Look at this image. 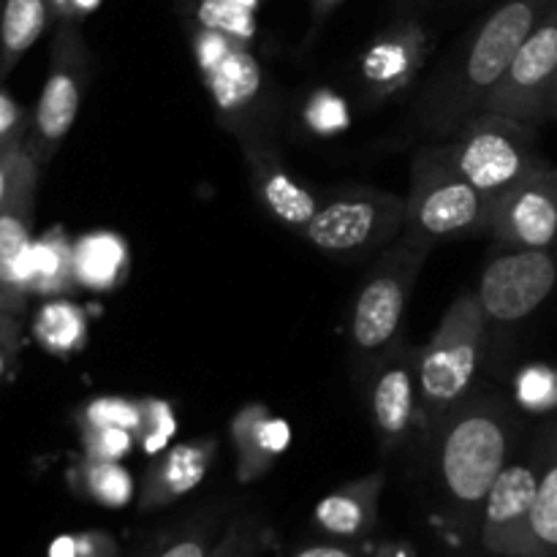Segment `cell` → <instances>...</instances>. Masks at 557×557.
Returning <instances> with one entry per match:
<instances>
[{"label":"cell","mask_w":557,"mask_h":557,"mask_svg":"<svg viewBox=\"0 0 557 557\" xmlns=\"http://www.w3.org/2000/svg\"><path fill=\"white\" fill-rule=\"evenodd\" d=\"M557 0H506L479 25L466 47L451 54L419 98V128L455 136L482 114L493 87L504 79L525 38Z\"/></svg>","instance_id":"1"},{"label":"cell","mask_w":557,"mask_h":557,"mask_svg":"<svg viewBox=\"0 0 557 557\" xmlns=\"http://www.w3.org/2000/svg\"><path fill=\"white\" fill-rule=\"evenodd\" d=\"M430 435L446 495L462 509H479L509 466L520 422L504 395L473 389Z\"/></svg>","instance_id":"2"},{"label":"cell","mask_w":557,"mask_h":557,"mask_svg":"<svg viewBox=\"0 0 557 557\" xmlns=\"http://www.w3.org/2000/svg\"><path fill=\"white\" fill-rule=\"evenodd\" d=\"M487 326L476 294H462L419 354V422L428 433L473 392L487 351Z\"/></svg>","instance_id":"3"},{"label":"cell","mask_w":557,"mask_h":557,"mask_svg":"<svg viewBox=\"0 0 557 557\" xmlns=\"http://www.w3.org/2000/svg\"><path fill=\"white\" fill-rule=\"evenodd\" d=\"M433 245L403 234L368 272L348 310V346L354 364L368 375L375 359L397 341L408 302Z\"/></svg>","instance_id":"4"},{"label":"cell","mask_w":557,"mask_h":557,"mask_svg":"<svg viewBox=\"0 0 557 557\" xmlns=\"http://www.w3.org/2000/svg\"><path fill=\"white\" fill-rule=\"evenodd\" d=\"M430 147L446 166L493 201L547 163L536 150V125L493 112L476 114L455 139Z\"/></svg>","instance_id":"5"},{"label":"cell","mask_w":557,"mask_h":557,"mask_svg":"<svg viewBox=\"0 0 557 557\" xmlns=\"http://www.w3.org/2000/svg\"><path fill=\"white\" fill-rule=\"evenodd\" d=\"M493 205L487 194L446 166L433 147H422L413 156L411 188L406 196V234L433 248L451 239L490 237Z\"/></svg>","instance_id":"6"},{"label":"cell","mask_w":557,"mask_h":557,"mask_svg":"<svg viewBox=\"0 0 557 557\" xmlns=\"http://www.w3.org/2000/svg\"><path fill=\"white\" fill-rule=\"evenodd\" d=\"M406 196L381 188H337L319 199L302 237L332 259H364L406 234Z\"/></svg>","instance_id":"7"},{"label":"cell","mask_w":557,"mask_h":557,"mask_svg":"<svg viewBox=\"0 0 557 557\" xmlns=\"http://www.w3.org/2000/svg\"><path fill=\"white\" fill-rule=\"evenodd\" d=\"M87 76H90V52L79 27L76 22H58V33L49 49L47 79L33 109L25 145L38 166L52 161L58 147L74 128L87 90Z\"/></svg>","instance_id":"8"},{"label":"cell","mask_w":557,"mask_h":557,"mask_svg":"<svg viewBox=\"0 0 557 557\" xmlns=\"http://www.w3.org/2000/svg\"><path fill=\"white\" fill-rule=\"evenodd\" d=\"M557 82V3L539 20L511 60L504 79L493 87L482 112L504 114L539 125L547 120L549 96Z\"/></svg>","instance_id":"9"},{"label":"cell","mask_w":557,"mask_h":557,"mask_svg":"<svg viewBox=\"0 0 557 557\" xmlns=\"http://www.w3.org/2000/svg\"><path fill=\"white\" fill-rule=\"evenodd\" d=\"M557 286V256L549 248H506L482 272L476 297L487 324H517L536 313Z\"/></svg>","instance_id":"10"},{"label":"cell","mask_w":557,"mask_h":557,"mask_svg":"<svg viewBox=\"0 0 557 557\" xmlns=\"http://www.w3.org/2000/svg\"><path fill=\"white\" fill-rule=\"evenodd\" d=\"M419 354L397 337L368 370V411L375 438L386 451L411 435L419 419Z\"/></svg>","instance_id":"11"},{"label":"cell","mask_w":557,"mask_h":557,"mask_svg":"<svg viewBox=\"0 0 557 557\" xmlns=\"http://www.w3.org/2000/svg\"><path fill=\"white\" fill-rule=\"evenodd\" d=\"M490 237L504 248H553L557 239V166L544 163L495 199Z\"/></svg>","instance_id":"12"},{"label":"cell","mask_w":557,"mask_h":557,"mask_svg":"<svg viewBox=\"0 0 557 557\" xmlns=\"http://www.w3.org/2000/svg\"><path fill=\"white\" fill-rule=\"evenodd\" d=\"M430 44V33L419 22H397L381 33L359 60L364 96L379 103L408 90L428 63Z\"/></svg>","instance_id":"13"},{"label":"cell","mask_w":557,"mask_h":557,"mask_svg":"<svg viewBox=\"0 0 557 557\" xmlns=\"http://www.w3.org/2000/svg\"><path fill=\"white\" fill-rule=\"evenodd\" d=\"M536 457L509 462L484 500V542L493 553L528 555L531 511L536 504Z\"/></svg>","instance_id":"14"},{"label":"cell","mask_w":557,"mask_h":557,"mask_svg":"<svg viewBox=\"0 0 557 557\" xmlns=\"http://www.w3.org/2000/svg\"><path fill=\"white\" fill-rule=\"evenodd\" d=\"M239 145H243L245 163H248L250 188H253L261 210L275 218L277 223H283V226L302 232L310 218H313L321 196H315L308 185L299 183L288 172L281 152L264 136H248V139H239Z\"/></svg>","instance_id":"15"},{"label":"cell","mask_w":557,"mask_h":557,"mask_svg":"<svg viewBox=\"0 0 557 557\" xmlns=\"http://www.w3.org/2000/svg\"><path fill=\"white\" fill-rule=\"evenodd\" d=\"M212 103L223 125L237 134V139L261 134V114H264V71L259 60L237 44L218 69L205 74Z\"/></svg>","instance_id":"16"},{"label":"cell","mask_w":557,"mask_h":557,"mask_svg":"<svg viewBox=\"0 0 557 557\" xmlns=\"http://www.w3.org/2000/svg\"><path fill=\"white\" fill-rule=\"evenodd\" d=\"M38 172L27 174L9 205L0 210V288L9 294L14 308H25L30 297V248L33 207H36Z\"/></svg>","instance_id":"17"},{"label":"cell","mask_w":557,"mask_h":557,"mask_svg":"<svg viewBox=\"0 0 557 557\" xmlns=\"http://www.w3.org/2000/svg\"><path fill=\"white\" fill-rule=\"evenodd\" d=\"M232 441L237 449V471L243 482L264 476L272 462L286 451L292 430L283 419H275L264 403L239 408L232 419Z\"/></svg>","instance_id":"18"},{"label":"cell","mask_w":557,"mask_h":557,"mask_svg":"<svg viewBox=\"0 0 557 557\" xmlns=\"http://www.w3.org/2000/svg\"><path fill=\"white\" fill-rule=\"evenodd\" d=\"M218 441L201 438L194 444H180L169 449L156 466L147 471L145 490H141V509L172 504L185 493L196 490L205 479L207 468L215 460Z\"/></svg>","instance_id":"19"},{"label":"cell","mask_w":557,"mask_h":557,"mask_svg":"<svg viewBox=\"0 0 557 557\" xmlns=\"http://www.w3.org/2000/svg\"><path fill=\"white\" fill-rule=\"evenodd\" d=\"M539 490L531 511V539L528 555H557V417L539 435L536 451Z\"/></svg>","instance_id":"20"},{"label":"cell","mask_w":557,"mask_h":557,"mask_svg":"<svg viewBox=\"0 0 557 557\" xmlns=\"http://www.w3.org/2000/svg\"><path fill=\"white\" fill-rule=\"evenodd\" d=\"M128 245L114 232H90L74 243V281L90 292H109L128 275Z\"/></svg>","instance_id":"21"},{"label":"cell","mask_w":557,"mask_h":557,"mask_svg":"<svg viewBox=\"0 0 557 557\" xmlns=\"http://www.w3.org/2000/svg\"><path fill=\"white\" fill-rule=\"evenodd\" d=\"M381 484H384V476L373 473L362 482H354L337 493L326 495L315 506V522L332 536H359L373 525Z\"/></svg>","instance_id":"22"},{"label":"cell","mask_w":557,"mask_h":557,"mask_svg":"<svg viewBox=\"0 0 557 557\" xmlns=\"http://www.w3.org/2000/svg\"><path fill=\"white\" fill-rule=\"evenodd\" d=\"M49 20H52L49 0H3L0 3V82L41 38Z\"/></svg>","instance_id":"23"},{"label":"cell","mask_w":557,"mask_h":557,"mask_svg":"<svg viewBox=\"0 0 557 557\" xmlns=\"http://www.w3.org/2000/svg\"><path fill=\"white\" fill-rule=\"evenodd\" d=\"M74 281V245L63 228H49L33 239L30 248V294L38 297H65Z\"/></svg>","instance_id":"24"},{"label":"cell","mask_w":557,"mask_h":557,"mask_svg":"<svg viewBox=\"0 0 557 557\" xmlns=\"http://www.w3.org/2000/svg\"><path fill=\"white\" fill-rule=\"evenodd\" d=\"M33 335L47 351L74 354L87 341V313L79 305L54 297L44 302L33 319Z\"/></svg>","instance_id":"25"},{"label":"cell","mask_w":557,"mask_h":557,"mask_svg":"<svg viewBox=\"0 0 557 557\" xmlns=\"http://www.w3.org/2000/svg\"><path fill=\"white\" fill-rule=\"evenodd\" d=\"M71 482L76 484L79 493H85L96 504L109 506V509H120L134 495V482H131L128 471L120 462L90 460V457H85L71 471Z\"/></svg>","instance_id":"26"},{"label":"cell","mask_w":557,"mask_h":557,"mask_svg":"<svg viewBox=\"0 0 557 557\" xmlns=\"http://www.w3.org/2000/svg\"><path fill=\"white\" fill-rule=\"evenodd\" d=\"M196 20L201 27H212V30L226 33L237 44L248 41L256 33L253 9L234 3V0H201Z\"/></svg>","instance_id":"27"},{"label":"cell","mask_w":557,"mask_h":557,"mask_svg":"<svg viewBox=\"0 0 557 557\" xmlns=\"http://www.w3.org/2000/svg\"><path fill=\"white\" fill-rule=\"evenodd\" d=\"M79 428H123L136 435L141 422V400L96 397L79 408Z\"/></svg>","instance_id":"28"},{"label":"cell","mask_w":557,"mask_h":557,"mask_svg":"<svg viewBox=\"0 0 557 557\" xmlns=\"http://www.w3.org/2000/svg\"><path fill=\"white\" fill-rule=\"evenodd\" d=\"M517 406L525 411H549L557 408V373L544 364H531L515 381Z\"/></svg>","instance_id":"29"},{"label":"cell","mask_w":557,"mask_h":557,"mask_svg":"<svg viewBox=\"0 0 557 557\" xmlns=\"http://www.w3.org/2000/svg\"><path fill=\"white\" fill-rule=\"evenodd\" d=\"M174 428H177V419H174L169 403L156 400V397L141 400V422L139 430H136V441H139L147 455H158V451L166 449L174 435Z\"/></svg>","instance_id":"30"},{"label":"cell","mask_w":557,"mask_h":557,"mask_svg":"<svg viewBox=\"0 0 557 557\" xmlns=\"http://www.w3.org/2000/svg\"><path fill=\"white\" fill-rule=\"evenodd\" d=\"M82 430V449L90 460L117 462L134 449L136 435L123 428H79Z\"/></svg>","instance_id":"31"},{"label":"cell","mask_w":557,"mask_h":557,"mask_svg":"<svg viewBox=\"0 0 557 557\" xmlns=\"http://www.w3.org/2000/svg\"><path fill=\"white\" fill-rule=\"evenodd\" d=\"M305 123L315 134H337L348 125V107L343 103V98L332 96L330 90H319L305 103Z\"/></svg>","instance_id":"32"},{"label":"cell","mask_w":557,"mask_h":557,"mask_svg":"<svg viewBox=\"0 0 557 557\" xmlns=\"http://www.w3.org/2000/svg\"><path fill=\"white\" fill-rule=\"evenodd\" d=\"M27 134H30V114L11 92L0 87V150L25 147Z\"/></svg>","instance_id":"33"},{"label":"cell","mask_w":557,"mask_h":557,"mask_svg":"<svg viewBox=\"0 0 557 557\" xmlns=\"http://www.w3.org/2000/svg\"><path fill=\"white\" fill-rule=\"evenodd\" d=\"M38 163L27 152V147H14V150H0V210L11 201L16 188L27 174L38 172Z\"/></svg>","instance_id":"34"},{"label":"cell","mask_w":557,"mask_h":557,"mask_svg":"<svg viewBox=\"0 0 557 557\" xmlns=\"http://www.w3.org/2000/svg\"><path fill=\"white\" fill-rule=\"evenodd\" d=\"M237 47L234 38H228L226 33L221 30H212V27H201L194 33V58L199 63L201 74H210L212 69L221 65V60L226 58L232 49Z\"/></svg>","instance_id":"35"},{"label":"cell","mask_w":557,"mask_h":557,"mask_svg":"<svg viewBox=\"0 0 557 557\" xmlns=\"http://www.w3.org/2000/svg\"><path fill=\"white\" fill-rule=\"evenodd\" d=\"M22 343V321L20 313H5L0 315V381L5 379V373L14 364L16 351H20Z\"/></svg>","instance_id":"36"},{"label":"cell","mask_w":557,"mask_h":557,"mask_svg":"<svg viewBox=\"0 0 557 557\" xmlns=\"http://www.w3.org/2000/svg\"><path fill=\"white\" fill-rule=\"evenodd\" d=\"M49 5H52V16L58 22H76L96 11L101 0H49Z\"/></svg>","instance_id":"37"},{"label":"cell","mask_w":557,"mask_h":557,"mask_svg":"<svg viewBox=\"0 0 557 557\" xmlns=\"http://www.w3.org/2000/svg\"><path fill=\"white\" fill-rule=\"evenodd\" d=\"M205 542L201 539H183V542L172 544L161 557H205Z\"/></svg>","instance_id":"38"},{"label":"cell","mask_w":557,"mask_h":557,"mask_svg":"<svg viewBox=\"0 0 557 557\" xmlns=\"http://www.w3.org/2000/svg\"><path fill=\"white\" fill-rule=\"evenodd\" d=\"M76 555H79V544L69 536L58 539V542L49 547V557H76Z\"/></svg>","instance_id":"39"},{"label":"cell","mask_w":557,"mask_h":557,"mask_svg":"<svg viewBox=\"0 0 557 557\" xmlns=\"http://www.w3.org/2000/svg\"><path fill=\"white\" fill-rule=\"evenodd\" d=\"M297 557H354V555L341 547H310V549H302Z\"/></svg>","instance_id":"40"},{"label":"cell","mask_w":557,"mask_h":557,"mask_svg":"<svg viewBox=\"0 0 557 557\" xmlns=\"http://www.w3.org/2000/svg\"><path fill=\"white\" fill-rule=\"evenodd\" d=\"M5 313H20V310L14 308V302H11V299H9V294H5L3 288H0V315H5Z\"/></svg>","instance_id":"41"},{"label":"cell","mask_w":557,"mask_h":557,"mask_svg":"<svg viewBox=\"0 0 557 557\" xmlns=\"http://www.w3.org/2000/svg\"><path fill=\"white\" fill-rule=\"evenodd\" d=\"M547 120H557V82H555L553 96H549V112H547Z\"/></svg>","instance_id":"42"},{"label":"cell","mask_w":557,"mask_h":557,"mask_svg":"<svg viewBox=\"0 0 557 557\" xmlns=\"http://www.w3.org/2000/svg\"><path fill=\"white\" fill-rule=\"evenodd\" d=\"M335 3H341V0H315V11H319V14H321V11L332 9V5H335Z\"/></svg>","instance_id":"43"},{"label":"cell","mask_w":557,"mask_h":557,"mask_svg":"<svg viewBox=\"0 0 557 557\" xmlns=\"http://www.w3.org/2000/svg\"><path fill=\"white\" fill-rule=\"evenodd\" d=\"M234 3L245 5V9H256V3H259V0H234Z\"/></svg>","instance_id":"44"},{"label":"cell","mask_w":557,"mask_h":557,"mask_svg":"<svg viewBox=\"0 0 557 557\" xmlns=\"http://www.w3.org/2000/svg\"><path fill=\"white\" fill-rule=\"evenodd\" d=\"M215 557H228V555H215Z\"/></svg>","instance_id":"45"},{"label":"cell","mask_w":557,"mask_h":557,"mask_svg":"<svg viewBox=\"0 0 557 557\" xmlns=\"http://www.w3.org/2000/svg\"><path fill=\"white\" fill-rule=\"evenodd\" d=\"M0 3H3V0H0Z\"/></svg>","instance_id":"46"}]
</instances>
